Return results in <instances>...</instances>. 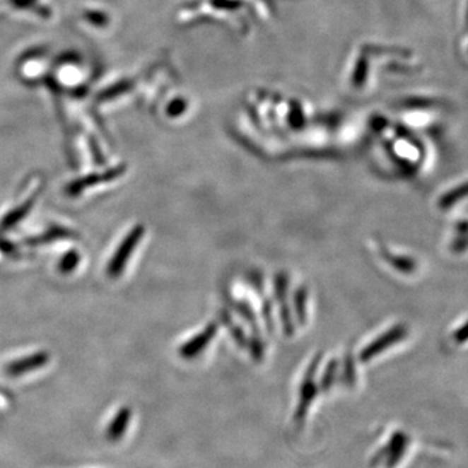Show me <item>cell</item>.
<instances>
[{
  "instance_id": "8fae6325",
  "label": "cell",
  "mask_w": 468,
  "mask_h": 468,
  "mask_svg": "<svg viewBox=\"0 0 468 468\" xmlns=\"http://www.w3.org/2000/svg\"><path fill=\"white\" fill-rule=\"evenodd\" d=\"M78 260H80V257L76 252L66 254L64 258L62 259V263H60L62 272H64V274L72 272L73 269L76 268V266L78 264Z\"/></svg>"
},
{
  "instance_id": "e0dca14e",
  "label": "cell",
  "mask_w": 468,
  "mask_h": 468,
  "mask_svg": "<svg viewBox=\"0 0 468 468\" xmlns=\"http://www.w3.org/2000/svg\"><path fill=\"white\" fill-rule=\"evenodd\" d=\"M34 0H11L12 4H15L18 8H24V7H28L30 6Z\"/></svg>"
},
{
  "instance_id": "3957f363",
  "label": "cell",
  "mask_w": 468,
  "mask_h": 468,
  "mask_svg": "<svg viewBox=\"0 0 468 468\" xmlns=\"http://www.w3.org/2000/svg\"><path fill=\"white\" fill-rule=\"evenodd\" d=\"M409 444L410 438L404 432L393 433L390 441L373 457L372 464H379L381 460H385L387 468L394 467L402 460Z\"/></svg>"
},
{
  "instance_id": "2e32d148",
  "label": "cell",
  "mask_w": 468,
  "mask_h": 468,
  "mask_svg": "<svg viewBox=\"0 0 468 468\" xmlns=\"http://www.w3.org/2000/svg\"><path fill=\"white\" fill-rule=\"evenodd\" d=\"M65 232L63 229H52L49 230V233L46 234L45 237H41L40 241H35V242H46V241H51L52 238L55 237H60V235H64Z\"/></svg>"
},
{
  "instance_id": "9c48e42d",
  "label": "cell",
  "mask_w": 468,
  "mask_h": 468,
  "mask_svg": "<svg viewBox=\"0 0 468 468\" xmlns=\"http://www.w3.org/2000/svg\"><path fill=\"white\" fill-rule=\"evenodd\" d=\"M33 201H28L25 203L24 206L18 207L17 210L11 212L9 215H7V218H4V223H3V226L4 228H11V226H15L17 224L21 218H24L25 215L28 213V211L30 209L32 206Z\"/></svg>"
},
{
  "instance_id": "7c38bea8",
  "label": "cell",
  "mask_w": 468,
  "mask_h": 468,
  "mask_svg": "<svg viewBox=\"0 0 468 468\" xmlns=\"http://www.w3.org/2000/svg\"><path fill=\"white\" fill-rule=\"evenodd\" d=\"M296 307H297L299 320L303 323L306 320V291L305 289H299L297 293Z\"/></svg>"
},
{
  "instance_id": "30bf717a",
  "label": "cell",
  "mask_w": 468,
  "mask_h": 468,
  "mask_svg": "<svg viewBox=\"0 0 468 468\" xmlns=\"http://www.w3.org/2000/svg\"><path fill=\"white\" fill-rule=\"evenodd\" d=\"M337 368H339L337 361H332L329 365L327 367L323 379H322V385H320L322 390H324V392H327L332 387L333 380H334V376H336V372H337Z\"/></svg>"
},
{
  "instance_id": "5b68a950",
  "label": "cell",
  "mask_w": 468,
  "mask_h": 468,
  "mask_svg": "<svg viewBox=\"0 0 468 468\" xmlns=\"http://www.w3.org/2000/svg\"><path fill=\"white\" fill-rule=\"evenodd\" d=\"M49 362V356L47 353H37L34 356H26L23 359H18L16 362H12L7 365L6 371L9 376H21L26 372L34 371L43 367L45 364Z\"/></svg>"
},
{
  "instance_id": "4fadbf2b",
  "label": "cell",
  "mask_w": 468,
  "mask_h": 468,
  "mask_svg": "<svg viewBox=\"0 0 468 468\" xmlns=\"http://www.w3.org/2000/svg\"><path fill=\"white\" fill-rule=\"evenodd\" d=\"M129 88L130 85L128 83V82H122V83H117V85L111 86V88H108V89L105 90V91H103V93L100 94V99H112V98L120 95L122 93L127 91V90L129 89Z\"/></svg>"
},
{
  "instance_id": "8992f818",
  "label": "cell",
  "mask_w": 468,
  "mask_h": 468,
  "mask_svg": "<svg viewBox=\"0 0 468 468\" xmlns=\"http://www.w3.org/2000/svg\"><path fill=\"white\" fill-rule=\"evenodd\" d=\"M215 333H216V325L211 324L201 334L195 336L193 339H190L187 344L181 347V350H180L181 356L187 359H192L194 356H198L203 349L210 344Z\"/></svg>"
},
{
  "instance_id": "7a4b0ae2",
  "label": "cell",
  "mask_w": 468,
  "mask_h": 468,
  "mask_svg": "<svg viewBox=\"0 0 468 468\" xmlns=\"http://www.w3.org/2000/svg\"><path fill=\"white\" fill-rule=\"evenodd\" d=\"M319 361H320V356H317L314 359V362L310 365L306 376H305V380H303V384L300 387L298 407H297L296 416H294V420L298 424L303 423V420L306 418L307 411L310 409V404H312V401L315 399L316 394H317V387H316L315 380L314 379H315V372L317 370V365H319Z\"/></svg>"
},
{
  "instance_id": "52a82bcc",
  "label": "cell",
  "mask_w": 468,
  "mask_h": 468,
  "mask_svg": "<svg viewBox=\"0 0 468 468\" xmlns=\"http://www.w3.org/2000/svg\"><path fill=\"white\" fill-rule=\"evenodd\" d=\"M130 419H131V411L128 407H122V410L115 415L112 421L110 423V427L107 429V437L111 441H119L122 440L124 433L129 427Z\"/></svg>"
},
{
  "instance_id": "5bb4252c",
  "label": "cell",
  "mask_w": 468,
  "mask_h": 468,
  "mask_svg": "<svg viewBox=\"0 0 468 468\" xmlns=\"http://www.w3.org/2000/svg\"><path fill=\"white\" fill-rule=\"evenodd\" d=\"M464 324H460L452 331V339L457 342V345H462L468 341V320L463 322Z\"/></svg>"
},
{
  "instance_id": "ba28073f",
  "label": "cell",
  "mask_w": 468,
  "mask_h": 468,
  "mask_svg": "<svg viewBox=\"0 0 468 468\" xmlns=\"http://www.w3.org/2000/svg\"><path fill=\"white\" fill-rule=\"evenodd\" d=\"M124 172V167H120V168H115L112 170H108L107 173H103V175H90L88 177L81 178V180H77L72 182L69 185V193L72 194H78L81 190H83L85 187L88 186L95 185L98 182H103V181H110V180H113V178L117 177L119 175H122Z\"/></svg>"
},
{
  "instance_id": "9a60e30c",
  "label": "cell",
  "mask_w": 468,
  "mask_h": 468,
  "mask_svg": "<svg viewBox=\"0 0 468 468\" xmlns=\"http://www.w3.org/2000/svg\"><path fill=\"white\" fill-rule=\"evenodd\" d=\"M88 20H89L91 24L95 25H105V16L103 13H99V12H93V13H88L86 15Z\"/></svg>"
},
{
  "instance_id": "6da1fadb",
  "label": "cell",
  "mask_w": 468,
  "mask_h": 468,
  "mask_svg": "<svg viewBox=\"0 0 468 468\" xmlns=\"http://www.w3.org/2000/svg\"><path fill=\"white\" fill-rule=\"evenodd\" d=\"M144 233H145V229H144V226H134L130 230V233L124 238V241L119 246L116 254L113 255L110 264H108V275L111 277H117V276L122 275L124 267L127 266L130 255L137 247V245L141 241Z\"/></svg>"
},
{
  "instance_id": "277c9868",
  "label": "cell",
  "mask_w": 468,
  "mask_h": 468,
  "mask_svg": "<svg viewBox=\"0 0 468 468\" xmlns=\"http://www.w3.org/2000/svg\"><path fill=\"white\" fill-rule=\"evenodd\" d=\"M404 336H407V329L404 328V325H397L363 349L359 356V359L362 362L371 361L372 358L379 356L380 353H382L384 350H387L389 347L396 345L397 342H399L401 339H404Z\"/></svg>"
}]
</instances>
